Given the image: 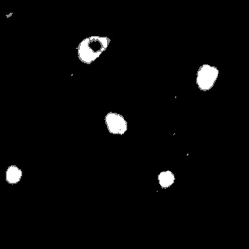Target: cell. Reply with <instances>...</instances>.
Segmentation results:
<instances>
[{
  "mask_svg": "<svg viewBox=\"0 0 249 249\" xmlns=\"http://www.w3.org/2000/svg\"><path fill=\"white\" fill-rule=\"evenodd\" d=\"M111 39L106 36L91 35L84 38L77 46V56L80 62L89 65L97 60L108 49Z\"/></svg>",
  "mask_w": 249,
  "mask_h": 249,
  "instance_id": "1",
  "label": "cell"
},
{
  "mask_svg": "<svg viewBox=\"0 0 249 249\" xmlns=\"http://www.w3.org/2000/svg\"><path fill=\"white\" fill-rule=\"evenodd\" d=\"M12 15H13V13H10V14H7V15H6V18H10V17H11V16H12Z\"/></svg>",
  "mask_w": 249,
  "mask_h": 249,
  "instance_id": "6",
  "label": "cell"
},
{
  "mask_svg": "<svg viewBox=\"0 0 249 249\" xmlns=\"http://www.w3.org/2000/svg\"><path fill=\"white\" fill-rule=\"evenodd\" d=\"M220 70L216 65L202 63L196 75V84L198 89L202 92H207L212 89L219 78Z\"/></svg>",
  "mask_w": 249,
  "mask_h": 249,
  "instance_id": "2",
  "label": "cell"
},
{
  "mask_svg": "<svg viewBox=\"0 0 249 249\" xmlns=\"http://www.w3.org/2000/svg\"><path fill=\"white\" fill-rule=\"evenodd\" d=\"M104 124L107 131L113 135H124L128 130L127 120L120 113L110 111L104 116Z\"/></svg>",
  "mask_w": 249,
  "mask_h": 249,
  "instance_id": "3",
  "label": "cell"
},
{
  "mask_svg": "<svg viewBox=\"0 0 249 249\" xmlns=\"http://www.w3.org/2000/svg\"><path fill=\"white\" fill-rule=\"evenodd\" d=\"M22 177L23 171L17 164H10L5 170V181L11 186L18 184L22 180Z\"/></svg>",
  "mask_w": 249,
  "mask_h": 249,
  "instance_id": "4",
  "label": "cell"
},
{
  "mask_svg": "<svg viewBox=\"0 0 249 249\" xmlns=\"http://www.w3.org/2000/svg\"><path fill=\"white\" fill-rule=\"evenodd\" d=\"M157 181L161 189H168L175 183V174L171 170L160 171L157 175Z\"/></svg>",
  "mask_w": 249,
  "mask_h": 249,
  "instance_id": "5",
  "label": "cell"
}]
</instances>
